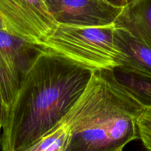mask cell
Masks as SVG:
<instances>
[{"instance_id":"obj_10","label":"cell","mask_w":151,"mask_h":151,"mask_svg":"<svg viewBox=\"0 0 151 151\" xmlns=\"http://www.w3.org/2000/svg\"><path fill=\"white\" fill-rule=\"evenodd\" d=\"M69 137L68 126L62 123L25 151H65Z\"/></svg>"},{"instance_id":"obj_17","label":"cell","mask_w":151,"mask_h":151,"mask_svg":"<svg viewBox=\"0 0 151 151\" xmlns=\"http://www.w3.org/2000/svg\"><path fill=\"white\" fill-rule=\"evenodd\" d=\"M0 137H1V131H0Z\"/></svg>"},{"instance_id":"obj_14","label":"cell","mask_w":151,"mask_h":151,"mask_svg":"<svg viewBox=\"0 0 151 151\" xmlns=\"http://www.w3.org/2000/svg\"><path fill=\"white\" fill-rule=\"evenodd\" d=\"M0 30H5V27H4V24L1 18H0Z\"/></svg>"},{"instance_id":"obj_9","label":"cell","mask_w":151,"mask_h":151,"mask_svg":"<svg viewBox=\"0 0 151 151\" xmlns=\"http://www.w3.org/2000/svg\"><path fill=\"white\" fill-rule=\"evenodd\" d=\"M114 71L118 81L144 107L151 106V77Z\"/></svg>"},{"instance_id":"obj_8","label":"cell","mask_w":151,"mask_h":151,"mask_svg":"<svg viewBox=\"0 0 151 151\" xmlns=\"http://www.w3.org/2000/svg\"><path fill=\"white\" fill-rule=\"evenodd\" d=\"M115 25L151 47V0H135L124 7Z\"/></svg>"},{"instance_id":"obj_1","label":"cell","mask_w":151,"mask_h":151,"mask_svg":"<svg viewBox=\"0 0 151 151\" xmlns=\"http://www.w3.org/2000/svg\"><path fill=\"white\" fill-rule=\"evenodd\" d=\"M93 72L48 50L41 53L13 103L3 109L2 151H25L59 127Z\"/></svg>"},{"instance_id":"obj_15","label":"cell","mask_w":151,"mask_h":151,"mask_svg":"<svg viewBox=\"0 0 151 151\" xmlns=\"http://www.w3.org/2000/svg\"><path fill=\"white\" fill-rule=\"evenodd\" d=\"M109 151H123V149H118V150H109Z\"/></svg>"},{"instance_id":"obj_3","label":"cell","mask_w":151,"mask_h":151,"mask_svg":"<svg viewBox=\"0 0 151 151\" xmlns=\"http://www.w3.org/2000/svg\"><path fill=\"white\" fill-rule=\"evenodd\" d=\"M114 29L115 24L98 27L59 24L43 44L49 51L92 71L115 70L124 57L116 45Z\"/></svg>"},{"instance_id":"obj_5","label":"cell","mask_w":151,"mask_h":151,"mask_svg":"<svg viewBox=\"0 0 151 151\" xmlns=\"http://www.w3.org/2000/svg\"><path fill=\"white\" fill-rule=\"evenodd\" d=\"M0 18L6 31L37 44H44L59 25L43 0H0Z\"/></svg>"},{"instance_id":"obj_11","label":"cell","mask_w":151,"mask_h":151,"mask_svg":"<svg viewBox=\"0 0 151 151\" xmlns=\"http://www.w3.org/2000/svg\"><path fill=\"white\" fill-rule=\"evenodd\" d=\"M139 139L145 149L151 151V106H145L137 119Z\"/></svg>"},{"instance_id":"obj_2","label":"cell","mask_w":151,"mask_h":151,"mask_svg":"<svg viewBox=\"0 0 151 151\" xmlns=\"http://www.w3.org/2000/svg\"><path fill=\"white\" fill-rule=\"evenodd\" d=\"M144 106L112 69L93 71L90 81L62 121L70 131L65 151L123 149L139 139L137 119Z\"/></svg>"},{"instance_id":"obj_4","label":"cell","mask_w":151,"mask_h":151,"mask_svg":"<svg viewBox=\"0 0 151 151\" xmlns=\"http://www.w3.org/2000/svg\"><path fill=\"white\" fill-rule=\"evenodd\" d=\"M47 49L0 30V94L3 109L14 100L27 74L38 56Z\"/></svg>"},{"instance_id":"obj_6","label":"cell","mask_w":151,"mask_h":151,"mask_svg":"<svg viewBox=\"0 0 151 151\" xmlns=\"http://www.w3.org/2000/svg\"><path fill=\"white\" fill-rule=\"evenodd\" d=\"M44 2L59 24L83 27L114 25L124 10L105 0H47Z\"/></svg>"},{"instance_id":"obj_7","label":"cell","mask_w":151,"mask_h":151,"mask_svg":"<svg viewBox=\"0 0 151 151\" xmlns=\"http://www.w3.org/2000/svg\"><path fill=\"white\" fill-rule=\"evenodd\" d=\"M115 41L124 55L122 64L115 69L127 73L151 77V47L133 36L123 27L115 25Z\"/></svg>"},{"instance_id":"obj_18","label":"cell","mask_w":151,"mask_h":151,"mask_svg":"<svg viewBox=\"0 0 151 151\" xmlns=\"http://www.w3.org/2000/svg\"><path fill=\"white\" fill-rule=\"evenodd\" d=\"M43 1H47V0H43Z\"/></svg>"},{"instance_id":"obj_12","label":"cell","mask_w":151,"mask_h":151,"mask_svg":"<svg viewBox=\"0 0 151 151\" xmlns=\"http://www.w3.org/2000/svg\"><path fill=\"white\" fill-rule=\"evenodd\" d=\"M105 1H107L113 5L120 7H124L128 4L127 0H105Z\"/></svg>"},{"instance_id":"obj_16","label":"cell","mask_w":151,"mask_h":151,"mask_svg":"<svg viewBox=\"0 0 151 151\" xmlns=\"http://www.w3.org/2000/svg\"><path fill=\"white\" fill-rule=\"evenodd\" d=\"M134 1L135 0H127V1H128V4L130 2H133V1Z\"/></svg>"},{"instance_id":"obj_13","label":"cell","mask_w":151,"mask_h":151,"mask_svg":"<svg viewBox=\"0 0 151 151\" xmlns=\"http://www.w3.org/2000/svg\"><path fill=\"white\" fill-rule=\"evenodd\" d=\"M2 118H3V104H2V100H1V94H0V131L1 130V126H2Z\"/></svg>"}]
</instances>
